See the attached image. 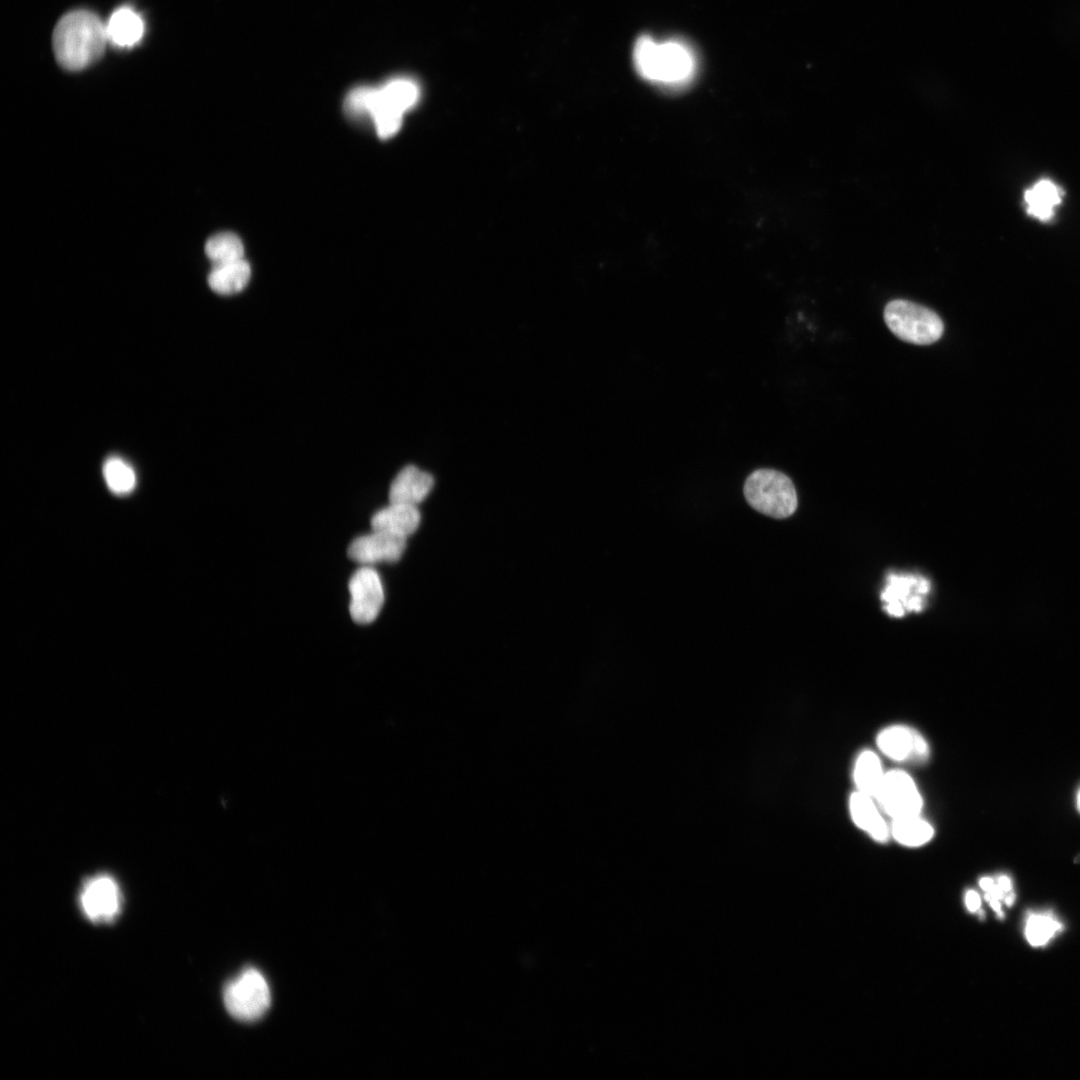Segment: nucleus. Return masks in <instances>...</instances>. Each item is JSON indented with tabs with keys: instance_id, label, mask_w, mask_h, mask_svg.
<instances>
[{
	"instance_id": "nucleus-1",
	"label": "nucleus",
	"mask_w": 1080,
	"mask_h": 1080,
	"mask_svg": "<svg viewBox=\"0 0 1080 1080\" xmlns=\"http://www.w3.org/2000/svg\"><path fill=\"white\" fill-rule=\"evenodd\" d=\"M106 26L93 12L74 10L57 23L52 37L55 57L65 69L81 70L104 52Z\"/></svg>"
},
{
	"instance_id": "nucleus-2",
	"label": "nucleus",
	"mask_w": 1080,
	"mask_h": 1080,
	"mask_svg": "<svg viewBox=\"0 0 1080 1080\" xmlns=\"http://www.w3.org/2000/svg\"><path fill=\"white\" fill-rule=\"evenodd\" d=\"M633 62L640 76L666 87H679L692 79L696 60L687 45L671 40L656 42L641 36L633 49Z\"/></svg>"
},
{
	"instance_id": "nucleus-3",
	"label": "nucleus",
	"mask_w": 1080,
	"mask_h": 1080,
	"mask_svg": "<svg viewBox=\"0 0 1080 1080\" xmlns=\"http://www.w3.org/2000/svg\"><path fill=\"white\" fill-rule=\"evenodd\" d=\"M743 492L752 508L773 518H787L797 508V493L791 479L777 470L753 471L744 483Z\"/></svg>"
},
{
	"instance_id": "nucleus-4",
	"label": "nucleus",
	"mask_w": 1080,
	"mask_h": 1080,
	"mask_svg": "<svg viewBox=\"0 0 1080 1080\" xmlns=\"http://www.w3.org/2000/svg\"><path fill=\"white\" fill-rule=\"evenodd\" d=\"M884 321L899 339L915 344L930 345L944 333V324L933 310L904 299L888 302L884 308Z\"/></svg>"
},
{
	"instance_id": "nucleus-5",
	"label": "nucleus",
	"mask_w": 1080,
	"mask_h": 1080,
	"mask_svg": "<svg viewBox=\"0 0 1080 1080\" xmlns=\"http://www.w3.org/2000/svg\"><path fill=\"white\" fill-rule=\"evenodd\" d=\"M223 1000L231 1016L240 1021L253 1022L269 1009L271 992L263 974L248 967L225 985Z\"/></svg>"
},
{
	"instance_id": "nucleus-6",
	"label": "nucleus",
	"mask_w": 1080,
	"mask_h": 1080,
	"mask_svg": "<svg viewBox=\"0 0 1080 1080\" xmlns=\"http://www.w3.org/2000/svg\"><path fill=\"white\" fill-rule=\"evenodd\" d=\"M82 913L93 923H110L121 912L122 894L117 881L109 874L88 878L79 894Z\"/></svg>"
},
{
	"instance_id": "nucleus-7",
	"label": "nucleus",
	"mask_w": 1080,
	"mask_h": 1080,
	"mask_svg": "<svg viewBox=\"0 0 1080 1080\" xmlns=\"http://www.w3.org/2000/svg\"><path fill=\"white\" fill-rule=\"evenodd\" d=\"M875 798L893 819L919 815L922 808V798L913 779L902 770L884 774Z\"/></svg>"
},
{
	"instance_id": "nucleus-8",
	"label": "nucleus",
	"mask_w": 1080,
	"mask_h": 1080,
	"mask_svg": "<svg viewBox=\"0 0 1080 1080\" xmlns=\"http://www.w3.org/2000/svg\"><path fill=\"white\" fill-rule=\"evenodd\" d=\"M929 591L930 581L925 577L890 574L881 593L883 608L894 617H902L911 611L920 612Z\"/></svg>"
},
{
	"instance_id": "nucleus-9",
	"label": "nucleus",
	"mask_w": 1080,
	"mask_h": 1080,
	"mask_svg": "<svg viewBox=\"0 0 1080 1080\" xmlns=\"http://www.w3.org/2000/svg\"><path fill=\"white\" fill-rule=\"evenodd\" d=\"M348 588L352 619L358 624L373 622L384 602V590L379 574L373 568L364 566L351 576Z\"/></svg>"
},
{
	"instance_id": "nucleus-10",
	"label": "nucleus",
	"mask_w": 1080,
	"mask_h": 1080,
	"mask_svg": "<svg viewBox=\"0 0 1080 1080\" xmlns=\"http://www.w3.org/2000/svg\"><path fill=\"white\" fill-rule=\"evenodd\" d=\"M406 537L373 530L354 539L348 547V557L365 565L399 560L406 549Z\"/></svg>"
},
{
	"instance_id": "nucleus-11",
	"label": "nucleus",
	"mask_w": 1080,
	"mask_h": 1080,
	"mask_svg": "<svg viewBox=\"0 0 1080 1080\" xmlns=\"http://www.w3.org/2000/svg\"><path fill=\"white\" fill-rule=\"evenodd\" d=\"M877 744L885 755L896 761L920 762L927 758L929 752L927 742L919 733L900 725L882 730Z\"/></svg>"
},
{
	"instance_id": "nucleus-12",
	"label": "nucleus",
	"mask_w": 1080,
	"mask_h": 1080,
	"mask_svg": "<svg viewBox=\"0 0 1080 1080\" xmlns=\"http://www.w3.org/2000/svg\"><path fill=\"white\" fill-rule=\"evenodd\" d=\"M433 477L416 466L398 472L389 489V502L417 506L433 488Z\"/></svg>"
},
{
	"instance_id": "nucleus-13",
	"label": "nucleus",
	"mask_w": 1080,
	"mask_h": 1080,
	"mask_svg": "<svg viewBox=\"0 0 1080 1080\" xmlns=\"http://www.w3.org/2000/svg\"><path fill=\"white\" fill-rule=\"evenodd\" d=\"M420 519L421 516L417 506L390 503L372 516L371 527L373 530L407 538L417 530Z\"/></svg>"
},
{
	"instance_id": "nucleus-14",
	"label": "nucleus",
	"mask_w": 1080,
	"mask_h": 1080,
	"mask_svg": "<svg viewBox=\"0 0 1080 1080\" xmlns=\"http://www.w3.org/2000/svg\"><path fill=\"white\" fill-rule=\"evenodd\" d=\"M871 798L860 791L853 793L849 802L851 817L873 839L885 842L889 837V828Z\"/></svg>"
},
{
	"instance_id": "nucleus-15",
	"label": "nucleus",
	"mask_w": 1080,
	"mask_h": 1080,
	"mask_svg": "<svg viewBox=\"0 0 1080 1080\" xmlns=\"http://www.w3.org/2000/svg\"><path fill=\"white\" fill-rule=\"evenodd\" d=\"M251 269L243 258L231 262L213 265L208 276L210 288L221 295L240 292L248 284Z\"/></svg>"
},
{
	"instance_id": "nucleus-16",
	"label": "nucleus",
	"mask_w": 1080,
	"mask_h": 1080,
	"mask_svg": "<svg viewBox=\"0 0 1080 1080\" xmlns=\"http://www.w3.org/2000/svg\"><path fill=\"white\" fill-rule=\"evenodd\" d=\"M1062 190L1050 179H1041L1024 192V201L1029 215L1042 222L1050 221L1054 209L1060 204Z\"/></svg>"
},
{
	"instance_id": "nucleus-17",
	"label": "nucleus",
	"mask_w": 1080,
	"mask_h": 1080,
	"mask_svg": "<svg viewBox=\"0 0 1080 1080\" xmlns=\"http://www.w3.org/2000/svg\"><path fill=\"white\" fill-rule=\"evenodd\" d=\"M143 33V20L134 10L126 7L116 10L106 25L108 41L119 47L135 45Z\"/></svg>"
},
{
	"instance_id": "nucleus-18",
	"label": "nucleus",
	"mask_w": 1080,
	"mask_h": 1080,
	"mask_svg": "<svg viewBox=\"0 0 1080 1080\" xmlns=\"http://www.w3.org/2000/svg\"><path fill=\"white\" fill-rule=\"evenodd\" d=\"M1063 929V923L1051 911L1030 912L1026 916L1024 935L1032 947H1042Z\"/></svg>"
},
{
	"instance_id": "nucleus-19",
	"label": "nucleus",
	"mask_w": 1080,
	"mask_h": 1080,
	"mask_svg": "<svg viewBox=\"0 0 1080 1080\" xmlns=\"http://www.w3.org/2000/svg\"><path fill=\"white\" fill-rule=\"evenodd\" d=\"M878 756L869 750L863 751L854 767V780L858 791L875 797L884 777Z\"/></svg>"
},
{
	"instance_id": "nucleus-20",
	"label": "nucleus",
	"mask_w": 1080,
	"mask_h": 1080,
	"mask_svg": "<svg viewBox=\"0 0 1080 1080\" xmlns=\"http://www.w3.org/2000/svg\"><path fill=\"white\" fill-rule=\"evenodd\" d=\"M891 832L899 843L910 847L927 843L934 834L932 826L919 815L893 819Z\"/></svg>"
},
{
	"instance_id": "nucleus-21",
	"label": "nucleus",
	"mask_w": 1080,
	"mask_h": 1080,
	"mask_svg": "<svg viewBox=\"0 0 1080 1080\" xmlns=\"http://www.w3.org/2000/svg\"><path fill=\"white\" fill-rule=\"evenodd\" d=\"M980 888L984 891L985 900L996 912L999 918H1003L1002 904L1012 906L1015 902V892L1010 876L1006 874L996 877H982L979 880Z\"/></svg>"
},
{
	"instance_id": "nucleus-22",
	"label": "nucleus",
	"mask_w": 1080,
	"mask_h": 1080,
	"mask_svg": "<svg viewBox=\"0 0 1080 1080\" xmlns=\"http://www.w3.org/2000/svg\"><path fill=\"white\" fill-rule=\"evenodd\" d=\"M205 253L213 265H216L242 259L244 247L237 235L222 232L213 235L207 240Z\"/></svg>"
},
{
	"instance_id": "nucleus-23",
	"label": "nucleus",
	"mask_w": 1080,
	"mask_h": 1080,
	"mask_svg": "<svg viewBox=\"0 0 1080 1080\" xmlns=\"http://www.w3.org/2000/svg\"><path fill=\"white\" fill-rule=\"evenodd\" d=\"M103 475L109 489L117 495L128 494L135 488V471L122 458L107 459L103 466Z\"/></svg>"
},
{
	"instance_id": "nucleus-24",
	"label": "nucleus",
	"mask_w": 1080,
	"mask_h": 1080,
	"mask_svg": "<svg viewBox=\"0 0 1080 1080\" xmlns=\"http://www.w3.org/2000/svg\"><path fill=\"white\" fill-rule=\"evenodd\" d=\"M381 88L387 98L404 113L413 107L419 98L418 86L409 79H392Z\"/></svg>"
},
{
	"instance_id": "nucleus-25",
	"label": "nucleus",
	"mask_w": 1080,
	"mask_h": 1080,
	"mask_svg": "<svg viewBox=\"0 0 1080 1080\" xmlns=\"http://www.w3.org/2000/svg\"><path fill=\"white\" fill-rule=\"evenodd\" d=\"M965 904L970 912H978L981 907V899L979 894L974 890H968L965 894Z\"/></svg>"
},
{
	"instance_id": "nucleus-26",
	"label": "nucleus",
	"mask_w": 1080,
	"mask_h": 1080,
	"mask_svg": "<svg viewBox=\"0 0 1080 1080\" xmlns=\"http://www.w3.org/2000/svg\"><path fill=\"white\" fill-rule=\"evenodd\" d=\"M1076 805H1077V808H1078V810H1079V812H1080V789H1079V790H1078V792H1077V796H1076Z\"/></svg>"
}]
</instances>
